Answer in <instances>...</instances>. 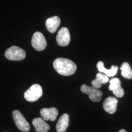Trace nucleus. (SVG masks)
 I'll return each instance as SVG.
<instances>
[{"label": "nucleus", "instance_id": "f257e3e1", "mask_svg": "<svg viewBox=\"0 0 132 132\" xmlns=\"http://www.w3.org/2000/svg\"><path fill=\"white\" fill-rule=\"evenodd\" d=\"M53 66L57 72L64 76L72 75L76 72V64L71 60L65 58H58L53 63Z\"/></svg>", "mask_w": 132, "mask_h": 132}, {"label": "nucleus", "instance_id": "f03ea898", "mask_svg": "<svg viewBox=\"0 0 132 132\" xmlns=\"http://www.w3.org/2000/svg\"><path fill=\"white\" fill-rule=\"evenodd\" d=\"M43 95L41 86L39 84H33L24 94V97L29 102H34L39 99Z\"/></svg>", "mask_w": 132, "mask_h": 132}, {"label": "nucleus", "instance_id": "7ed1b4c3", "mask_svg": "<svg viewBox=\"0 0 132 132\" xmlns=\"http://www.w3.org/2000/svg\"><path fill=\"white\" fill-rule=\"evenodd\" d=\"M5 57L12 61H20L26 57V52L21 48L17 46H12L6 50Z\"/></svg>", "mask_w": 132, "mask_h": 132}, {"label": "nucleus", "instance_id": "20e7f679", "mask_svg": "<svg viewBox=\"0 0 132 132\" xmlns=\"http://www.w3.org/2000/svg\"><path fill=\"white\" fill-rule=\"evenodd\" d=\"M12 117L16 125L22 132H28L30 130V126L23 114L18 110H14Z\"/></svg>", "mask_w": 132, "mask_h": 132}, {"label": "nucleus", "instance_id": "39448f33", "mask_svg": "<svg viewBox=\"0 0 132 132\" xmlns=\"http://www.w3.org/2000/svg\"><path fill=\"white\" fill-rule=\"evenodd\" d=\"M81 91L87 94L89 96L90 98L92 101L94 102H99L101 100V96L103 93L101 90L94 87L88 86L85 84L82 85L81 87Z\"/></svg>", "mask_w": 132, "mask_h": 132}, {"label": "nucleus", "instance_id": "423d86ee", "mask_svg": "<svg viewBox=\"0 0 132 132\" xmlns=\"http://www.w3.org/2000/svg\"><path fill=\"white\" fill-rule=\"evenodd\" d=\"M32 46L36 50L41 51L47 47V41L43 34L40 32H36L33 34L31 39Z\"/></svg>", "mask_w": 132, "mask_h": 132}, {"label": "nucleus", "instance_id": "0eeeda50", "mask_svg": "<svg viewBox=\"0 0 132 132\" xmlns=\"http://www.w3.org/2000/svg\"><path fill=\"white\" fill-rule=\"evenodd\" d=\"M70 40L71 36L69 29L65 27L60 28L56 36V42L58 45L66 46L69 45Z\"/></svg>", "mask_w": 132, "mask_h": 132}, {"label": "nucleus", "instance_id": "6e6552de", "mask_svg": "<svg viewBox=\"0 0 132 132\" xmlns=\"http://www.w3.org/2000/svg\"><path fill=\"white\" fill-rule=\"evenodd\" d=\"M109 89L112 90L113 94L118 97H121L124 94V90L121 87V82L118 78H114L110 80Z\"/></svg>", "mask_w": 132, "mask_h": 132}, {"label": "nucleus", "instance_id": "1a4fd4ad", "mask_svg": "<svg viewBox=\"0 0 132 132\" xmlns=\"http://www.w3.org/2000/svg\"><path fill=\"white\" fill-rule=\"evenodd\" d=\"M118 103V100L117 98L109 96L104 100L103 107L104 110L108 113L113 114L117 111Z\"/></svg>", "mask_w": 132, "mask_h": 132}, {"label": "nucleus", "instance_id": "9d476101", "mask_svg": "<svg viewBox=\"0 0 132 132\" xmlns=\"http://www.w3.org/2000/svg\"><path fill=\"white\" fill-rule=\"evenodd\" d=\"M40 114L45 120L54 121L56 119L58 115V111L56 108L52 107L50 108H43L40 110Z\"/></svg>", "mask_w": 132, "mask_h": 132}, {"label": "nucleus", "instance_id": "9b49d317", "mask_svg": "<svg viewBox=\"0 0 132 132\" xmlns=\"http://www.w3.org/2000/svg\"><path fill=\"white\" fill-rule=\"evenodd\" d=\"M32 124L36 132H47L50 129V125L43 118H37L33 119Z\"/></svg>", "mask_w": 132, "mask_h": 132}, {"label": "nucleus", "instance_id": "f8f14e48", "mask_svg": "<svg viewBox=\"0 0 132 132\" xmlns=\"http://www.w3.org/2000/svg\"><path fill=\"white\" fill-rule=\"evenodd\" d=\"M60 24V19L59 17L55 16L47 19L46 26L47 30L51 33H54L59 28Z\"/></svg>", "mask_w": 132, "mask_h": 132}, {"label": "nucleus", "instance_id": "ddd939ff", "mask_svg": "<svg viewBox=\"0 0 132 132\" xmlns=\"http://www.w3.org/2000/svg\"><path fill=\"white\" fill-rule=\"evenodd\" d=\"M69 116L67 113L62 115L56 125L57 132H65L69 125Z\"/></svg>", "mask_w": 132, "mask_h": 132}, {"label": "nucleus", "instance_id": "4468645a", "mask_svg": "<svg viewBox=\"0 0 132 132\" xmlns=\"http://www.w3.org/2000/svg\"><path fill=\"white\" fill-rule=\"evenodd\" d=\"M97 68L98 71L100 72L104 73L105 75L108 76V77H113L115 76L118 70V67L116 66H112L111 69L108 70L106 69L104 66V63L102 61H99L97 64Z\"/></svg>", "mask_w": 132, "mask_h": 132}, {"label": "nucleus", "instance_id": "2eb2a0df", "mask_svg": "<svg viewBox=\"0 0 132 132\" xmlns=\"http://www.w3.org/2000/svg\"><path fill=\"white\" fill-rule=\"evenodd\" d=\"M109 77L102 72H98L96 75V78L92 82L93 87L96 89L101 88V85L107 83L109 81Z\"/></svg>", "mask_w": 132, "mask_h": 132}, {"label": "nucleus", "instance_id": "dca6fc26", "mask_svg": "<svg viewBox=\"0 0 132 132\" xmlns=\"http://www.w3.org/2000/svg\"><path fill=\"white\" fill-rule=\"evenodd\" d=\"M120 70H121V75L123 77L128 79H132V70L127 62L123 63L120 67Z\"/></svg>", "mask_w": 132, "mask_h": 132}, {"label": "nucleus", "instance_id": "f3484780", "mask_svg": "<svg viewBox=\"0 0 132 132\" xmlns=\"http://www.w3.org/2000/svg\"><path fill=\"white\" fill-rule=\"evenodd\" d=\"M118 132H127L125 130H123V129H122V130H120V131H119Z\"/></svg>", "mask_w": 132, "mask_h": 132}]
</instances>
